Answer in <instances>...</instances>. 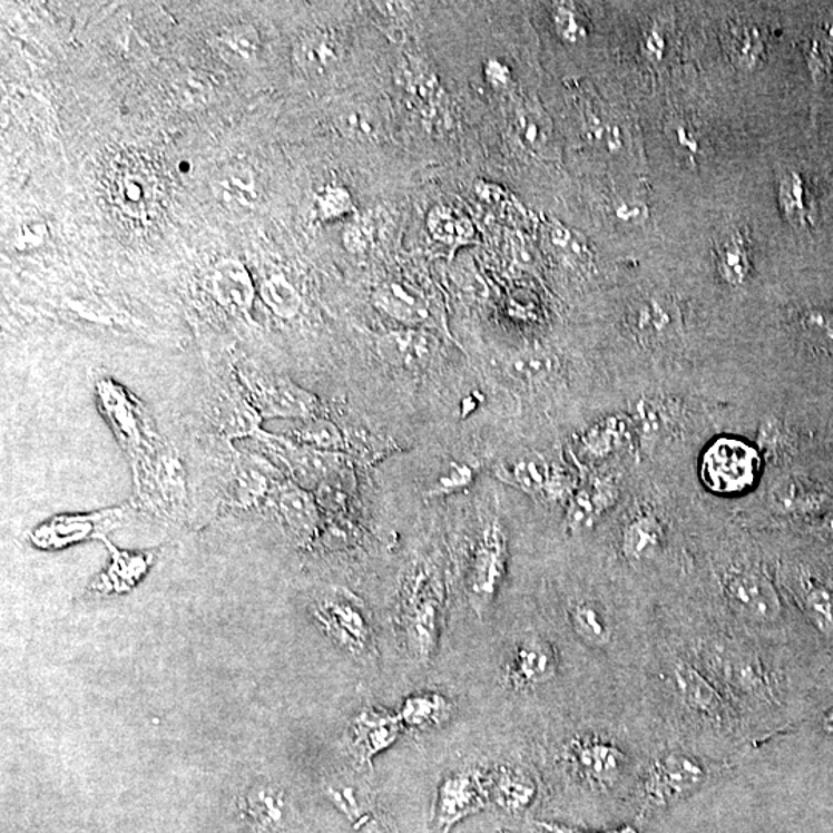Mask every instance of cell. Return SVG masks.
<instances>
[{
    "mask_svg": "<svg viewBox=\"0 0 833 833\" xmlns=\"http://www.w3.org/2000/svg\"><path fill=\"white\" fill-rule=\"evenodd\" d=\"M443 615V588L430 570H419L404 591L400 624L404 646L412 659L430 664L438 650L440 620Z\"/></svg>",
    "mask_w": 833,
    "mask_h": 833,
    "instance_id": "6da1fadb",
    "label": "cell"
},
{
    "mask_svg": "<svg viewBox=\"0 0 833 833\" xmlns=\"http://www.w3.org/2000/svg\"><path fill=\"white\" fill-rule=\"evenodd\" d=\"M315 615L327 635L355 658L370 659L375 655L374 625L355 596L342 590L324 596L316 605Z\"/></svg>",
    "mask_w": 833,
    "mask_h": 833,
    "instance_id": "7a4b0ae2",
    "label": "cell"
},
{
    "mask_svg": "<svg viewBox=\"0 0 833 833\" xmlns=\"http://www.w3.org/2000/svg\"><path fill=\"white\" fill-rule=\"evenodd\" d=\"M759 471V455L751 444L736 439L713 442L703 462L700 479L718 494H738L755 483Z\"/></svg>",
    "mask_w": 833,
    "mask_h": 833,
    "instance_id": "3957f363",
    "label": "cell"
},
{
    "mask_svg": "<svg viewBox=\"0 0 833 833\" xmlns=\"http://www.w3.org/2000/svg\"><path fill=\"white\" fill-rule=\"evenodd\" d=\"M508 567V547L498 523L488 525L476 545L467 576L472 610L483 616L502 587Z\"/></svg>",
    "mask_w": 833,
    "mask_h": 833,
    "instance_id": "277c9868",
    "label": "cell"
},
{
    "mask_svg": "<svg viewBox=\"0 0 833 833\" xmlns=\"http://www.w3.org/2000/svg\"><path fill=\"white\" fill-rule=\"evenodd\" d=\"M491 798V778L480 768L468 767L452 772L440 783L435 800V829L450 833L454 824L478 813Z\"/></svg>",
    "mask_w": 833,
    "mask_h": 833,
    "instance_id": "5b68a950",
    "label": "cell"
},
{
    "mask_svg": "<svg viewBox=\"0 0 833 833\" xmlns=\"http://www.w3.org/2000/svg\"><path fill=\"white\" fill-rule=\"evenodd\" d=\"M727 602L748 623L766 625L780 618L778 592L766 576L755 570H732L724 578Z\"/></svg>",
    "mask_w": 833,
    "mask_h": 833,
    "instance_id": "8992f818",
    "label": "cell"
},
{
    "mask_svg": "<svg viewBox=\"0 0 833 833\" xmlns=\"http://www.w3.org/2000/svg\"><path fill=\"white\" fill-rule=\"evenodd\" d=\"M706 778V768L698 759L687 753L668 752L651 764L646 781L647 798L664 806L690 795Z\"/></svg>",
    "mask_w": 833,
    "mask_h": 833,
    "instance_id": "52a82bcc",
    "label": "cell"
},
{
    "mask_svg": "<svg viewBox=\"0 0 833 833\" xmlns=\"http://www.w3.org/2000/svg\"><path fill=\"white\" fill-rule=\"evenodd\" d=\"M558 667V655L547 639L522 638L512 644L503 673L511 688L525 692L550 683Z\"/></svg>",
    "mask_w": 833,
    "mask_h": 833,
    "instance_id": "ba28073f",
    "label": "cell"
},
{
    "mask_svg": "<svg viewBox=\"0 0 833 833\" xmlns=\"http://www.w3.org/2000/svg\"><path fill=\"white\" fill-rule=\"evenodd\" d=\"M256 408L266 416L310 420L318 412V400L311 392L278 376H247Z\"/></svg>",
    "mask_w": 833,
    "mask_h": 833,
    "instance_id": "9c48e42d",
    "label": "cell"
},
{
    "mask_svg": "<svg viewBox=\"0 0 833 833\" xmlns=\"http://www.w3.org/2000/svg\"><path fill=\"white\" fill-rule=\"evenodd\" d=\"M403 726L399 715L380 707L363 708L352 719L347 746L359 766H371L376 755L394 746Z\"/></svg>",
    "mask_w": 833,
    "mask_h": 833,
    "instance_id": "30bf717a",
    "label": "cell"
},
{
    "mask_svg": "<svg viewBox=\"0 0 833 833\" xmlns=\"http://www.w3.org/2000/svg\"><path fill=\"white\" fill-rule=\"evenodd\" d=\"M568 761L576 773L596 787H608L623 773L625 755L610 739L602 736H579L568 747Z\"/></svg>",
    "mask_w": 833,
    "mask_h": 833,
    "instance_id": "8fae6325",
    "label": "cell"
},
{
    "mask_svg": "<svg viewBox=\"0 0 833 833\" xmlns=\"http://www.w3.org/2000/svg\"><path fill=\"white\" fill-rule=\"evenodd\" d=\"M778 202L781 210L795 229L815 231L819 227V192L803 171L786 170L781 175Z\"/></svg>",
    "mask_w": 833,
    "mask_h": 833,
    "instance_id": "7c38bea8",
    "label": "cell"
},
{
    "mask_svg": "<svg viewBox=\"0 0 833 833\" xmlns=\"http://www.w3.org/2000/svg\"><path fill=\"white\" fill-rule=\"evenodd\" d=\"M126 516L124 508L94 512L90 516H67V518H56L39 530H36L33 540L39 547H62V545L74 543L76 540H82L88 536H98L102 538L101 532L108 525L119 522Z\"/></svg>",
    "mask_w": 833,
    "mask_h": 833,
    "instance_id": "4fadbf2b",
    "label": "cell"
},
{
    "mask_svg": "<svg viewBox=\"0 0 833 833\" xmlns=\"http://www.w3.org/2000/svg\"><path fill=\"white\" fill-rule=\"evenodd\" d=\"M439 343L435 336L428 332L406 327V330L390 332L380 336L376 352L384 363L404 370H416L427 366L438 352Z\"/></svg>",
    "mask_w": 833,
    "mask_h": 833,
    "instance_id": "5bb4252c",
    "label": "cell"
},
{
    "mask_svg": "<svg viewBox=\"0 0 833 833\" xmlns=\"http://www.w3.org/2000/svg\"><path fill=\"white\" fill-rule=\"evenodd\" d=\"M106 542L110 550L111 560L107 570L91 584L90 590L110 595V592H124L131 590L146 575L151 562H154V552H127L118 550L106 538H99Z\"/></svg>",
    "mask_w": 833,
    "mask_h": 833,
    "instance_id": "9a60e30c",
    "label": "cell"
},
{
    "mask_svg": "<svg viewBox=\"0 0 833 833\" xmlns=\"http://www.w3.org/2000/svg\"><path fill=\"white\" fill-rule=\"evenodd\" d=\"M375 304L384 314L410 327L420 326L430 318L427 298L404 283L383 284L375 292Z\"/></svg>",
    "mask_w": 833,
    "mask_h": 833,
    "instance_id": "2e32d148",
    "label": "cell"
},
{
    "mask_svg": "<svg viewBox=\"0 0 833 833\" xmlns=\"http://www.w3.org/2000/svg\"><path fill=\"white\" fill-rule=\"evenodd\" d=\"M454 706L447 696L438 692H419L404 698L399 715L403 727L411 731H430L451 719Z\"/></svg>",
    "mask_w": 833,
    "mask_h": 833,
    "instance_id": "e0dca14e",
    "label": "cell"
},
{
    "mask_svg": "<svg viewBox=\"0 0 833 833\" xmlns=\"http://www.w3.org/2000/svg\"><path fill=\"white\" fill-rule=\"evenodd\" d=\"M675 683L679 696L692 710L706 715L708 718L721 719L726 715L723 696L695 667L680 664L675 670Z\"/></svg>",
    "mask_w": 833,
    "mask_h": 833,
    "instance_id": "ac0fdd59",
    "label": "cell"
},
{
    "mask_svg": "<svg viewBox=\"0 0 833 833\" xmlns=\"http://www.w3.org/2000/svg\"><path fill=\"white\" fill-rule=\"evenodd\" d=\"M491 796L508 812H522L538 795V784L522 768L502 766L491 773Z\"/></svg>",
    "mask_w": 833,
    "mask_h": 833,
    "instance_id": "d6986e66",
    "label": "cell"
},
{
    "mask_svg": "<svg viewBox=\"0 0 833 833\" xmlns=\"http://www.w3.org/2000/svg\"><path fill=\"white\" fill-rule=\"evenodd\" d=\"M214 291L219 304L229 311H247L254 302V286L249 274L243 264L232 259L215 267Z\"/></svg>",
    "mask_w": 833,
    "mask_h": 833,
    "instance_id": "ffe728a7",
    "label": "cell"
},
{
    "mask_svg": "<svg viewBox=\"0 0 833 833\" xmlns=\"http://www.w3.org/2000/svg\"><path fill=\"white\" fill-rule=\"evenodd\" d=\"M708 663L712 664L716 675L723 676L728 686L746 693V695H761L766 690L767 684L763 673L756 667L752 658L739 655V653H718L713 655Z\"/></svg>",
    "mask_w": 833,
    "mask_h": 833,
    "instance_id": "44dd1931",
    "label": "cell"
},
{
    "mask_svg": "<svg viewBox=\"0 0 833 833\" xmlns=\"http://www.w3.org/2000/svg\"><path fill=\"white\" fill-rule=\"evenodd\" d=\"M514 128L520 141L535 154H555V134L548 116L531 104H522L514 110Z\"/></svg>",
    "mask_w": 833,
    "mask_h": 833,
    "instance_id": "7402d4cb",
    "label": "cell"
},
{
    "mask_svg": "<svg viewBox=\"0 0 833 833\" xmlns=\"http://www.w3.org/2000/svg\"><path fill=\"white\" fill-rule=\"evenodd\" d=\"M675 324V311L666 300L647 298L631 312V326L643 342H659Z\"/></svg>",
    "mask_w": 833,
    "mask_h": 833,
    "instance_id": "603a6c76",
    "label": "cell"
},
{
    "mask_svg": "<svg viewBox=\"0 0 833 833\" xmlns=\"http://www.w3.org/2000/svg\"><path fill=\"white\" fill-rule=\"evenodd\" d=\"M716 263L719 274L733 286H739L748 278L752 270L747 242L741 232H728L716 246Z\"/></svg>",
    "mask_w": 833,
    "mask_h": 833,
    "instance_id": "cb8c5ba5",
    "label": "cell"
},
{
    "mask_svg": "<svg viewBox=\"0 0 833 833\" xmlns=\"http://www.w3.org/2000/svg\"><path fill=\"white\" fill-rule=\"evenodd\" d=\"M558 367V359L543 350L519 351L507 362L508 375L528 386L547 382L556 374Z\"/></svg>",
    "mask_w": 833,
    "mask_h": 833,
    "instance_id": "d4e9b609",
    "label": "cell"
},
{
    "mask_svg": "<svg viewBox=\"0 0 833 833\" xmlns=\"http://www.w3.org/2000/svg\"><path fill=\"white\" fill-rule=\"evenodd\" d=\"M280 510L283 518L298 535H311L318 522V512L314 498L300 488L298 484L287 483L280 492Z\"/></svg>",
    "mask_w": 833,
    "mask_h": 833,
    "instance_id": "484cf974",
    "label": "cell"
},
{
    "mask_svg": "<svg viewBox=\"0 0 833 833\" xmlns=\"http://www.w3.org/2000/svg\"><path fill=\"white\" fill-rule=\"evenodd\" d=\"M664 543V530L658 520L639 518L624 531L623 550L630 560L651 559Z\"/></svg>",
    "mask_w": 833,
    "mask_h": 833,
    "instance_id": "4316f807",
    "label": "cell"
},
{
    "mask_svg": "<svg viewBox=\"0 0 833 833\" xmlns=\"http://www.w3.org/2000/svg\"><path fill=\"white\" fill-rule=\"evenodd\" d=\"M340 43L327 31H312L296 43L295 59L307 71H323L340 59Z\"/></svg>",
    "mask_w": 833,
    "mask_h": 833,
    "instance_id": "83f0119b",
    "label": "cell"
},
{
    "mask_svg": "<svg viewBox=\"0 0 833 833\" xmlns=\"http://www.w3.org/2000/svg\"><path fill=\"white\" fill-rule=\"evenodd\" d=\"M572 630L584 643L591 647H605L610 644L611 628L599 608L591 602H578L570 610Z\"/></svg>",
    "mask_w": 833,
    "mask_h": 833,
    "instance_id": "f1b7e54d",
    "label": "cell"
},
{
    "mask_svg": "<svg viewBox=\"0 0 833 833\" xmlns=\"http://www.w3.org/2000/svg\"><path fill=\"white\" fill-rule=\"evenodd\" d=\"M807 66L816 84L826 82L833 74V16L813 28L808 41Z\"/></svg>",
    "mask_w": 833,
    "mask_h": 833,
    "instance_id": "f546056e",
    "label": "cell"
},
{
    "mask_svg": "<svg viewBox=\"0 0 833 833\" xmlns=\"http://www.w3.org/2000/svg\"><path fill=\"white\" fill-rule=\"evenodd\" d=\"M428 229L439 242L447 244L463 243L472 236L470 219L448 207L432 208L428 216Z\"/></svg>",
    "mask_w": 833,
    "mask_h": 833,
    "instance_id": "4dcf8cb0",
    "label": "cell"
},
{
    "mask_svg": "<svg viewBox=\"0 0 833 833\" xmlns=\"http://www.w3.org/2000/svg\"><path fill=\"white\" fill-rule=\"evenodd\" d=\"M512 482L528 494L543 491L551 480L548 463L538 454L525 455L512 464Z\"/></svg>",
    "mask_w": 833,
    "mask_h": 833,
    "instance_id": "1f68e13d",
    "label": "cell"
},
{
    "mask_svg": "<svg viewBox=\"0 0 833 833\" xmlns=\"http://www.w3.org/2000/svg\"><path fill=\"white\" fill-rule=\"evenodd\" d=\"M295 439L304 447L318 451L336 450L342 444V434L335 424L316 416L304 420L303 427L295 431Z\"/></svg>",
    "mask_w": 833,
    "mask_h": 833,
    "instance_id": "d6a6232c",
    "label": "cell"
},
{
    "mask_svg": "<svg viewBox=\"0 0 833 833\" xmlns=\"http://www.w3.org/2000/svg\"><path fill=\"white\" fill-rule=\"evenodd\" d=\"M263 298L267 306L283 318L294 316L302 304L298 292L283 276H275L264 284Z\"/></svg>",
    "mask_w": 833,
    "mask_h": 833,
    "instance_id": "836d02e7",
    "label": "cell"
},
{
    "mask_svg": "<svg viewBox=\"0 0 833 833\" xmlns=\"http://www.w3.org/2000/svg\"><path fill=\"white\" fill-rule=\"evenodd\" d=\"M801 334L821 346L833 347V311L808 307L798 316Z\"/></svg>",
    "mask_w": 833,
    "mask_h": 833,
    "instance_id": "e575fe53",
    "label": "cell"
},
{
    "mask_svg": "<svg viewBox=\"0 0 833 833\" xmlns=\"http://www.w3.org/2000/svg\"><path fill=\"white\" fill-rule=\"evenodd\" d=\"M820 496L798 482H784L773 491V502L783 511H803L820 504Z\"/></svg>",
    "mask_w": 833,
    "mask_h": 833,
    "instance_id": "d590c367",
    "label": "cell"
},
{
    "mask_svg": "<svg viewBox=\"0 0 833 833\" xmlns=\"http://www.w3.org/2000/svg\"><path fill=\"white\" fill-rule=\"evenodd\" d=\"M806 607L812 618L823 630H833V591L826 587H813L806 596Z\"/></svg>",
    "mask_w": 833,
    "mask_h": 833,
    "instance_id": "8d00e7d4",
    "label": "cell"
},
{
    "mask_svg": "<svg viewBox=\"0 0 833 833\" xmlns=\"http://www.w3.org/2000/svg\"><path fill=\"white\" fill-rule=\"evenodd\" d=\"M340 127L344 134L359 139H372L379 135V121L367 111L351 110L340 116Z\"/></svg>",
    "mask_w": 833,
    "mask_h": 833,
    "instance_id": "74e56055",
    "label": "cell"
},
{
    "mask_svg": "<svg viewBox=\"0 0 833 833\" xmlns=\"http://www.w3.org/2000/svg\"><path fill=\"white\" fill-rule=\"evenodd\" d=\"M733 53L741 58V62L753 66V62L759 58L763 46H761L758 33L751 28H741L733 31Z\"/></svg>",
    "mask_w": 833,
    "mask_h": 833,
    "instance_id": "f35d334b",
    "label": "cell"
},
{
    "mask_svg": "<svg viewBox=\"0 0 833 833\" xmlns=\"http://www.w3.org/2000/svg\"><path fill=\"white\" fill-rule=\"evenodd\" d=\"M555 26L558 28V33L568 42H578L587 35L579 14L570 7H559L556 10Z\"/></svg>",
    "mask_w": 833,
    "mask_h": 833,
    "instance_id": "ab89813d",
    "label": "cell"
},
{
    "mask_svg": "<svg viewBox=\"0 0 833 833\" xmlns=\"http://www.w3.org/2000/svg\"><path fill=\"white\" fill-rule=\"evenodd\" d=\"M223 188L246 203L254 202L256 196L254 176L249 170H242V168L231 171L229 176L223 179Z\"/></svg>",
    "mask_w": 833,
    "mask_h": 833,
    "instance_id": "60d3db41",
    "label": "cell"
},
{
    "mask_svg": "<svg viewBox=\"0 0 833 833\" xmlns=\"http://www.w3.org/2000/svg\"><path fill=\"white\" fill-rule=\"evenodd\" d=\"M471 479L472 471L467 467V464L452 463L450 470L444 472L442 478L439 479L434 490L440 492V494H442V492L458 491L460 488L467 487V484L471 482Z\"/></svg>",
    "mask_w": 833,
    "mask_h": 833,
    "instance_id": "b9f144b4",
    "label": "cell"
},
{
    "mask_svg": "<svg viewBox=\"0 0 833 833\" xmlns=\"http://www.w3.org/2000/svg\"><path fill=\"white\" fill-rule=\"evenodd\" d=\"M667 412H664L663 408H660L659 402H655V400H650V402H640L638 406V416L640 420V424H643L644 430L647 432H658L663 430L664 423H667Z\"/></svg>",
    "mask_w": 833,
    "mask_h": 833,
    "instance_id": "7bdbcfd3",
    "label": "cell"
},
{
    "mask_svg": "<svg viewBox=\"0 0 833 833\" xmlns=\"http://www.w3.org/2000/svg\"><path fill=\"white\" fill-rule=\"evenodd\" d=\"M759 444L767 454H775L784 444V434L776 420H768L759 430Z\"/></svg>",
    "mask_w": 833,
    "mask_h": 833,
    "instance_id": "ee69618b",
    "label": "cell"
},
{
    "mask_svg": "<svg viewBox=\"0 0 833 833\" xmlns=\"http://www.w3.org/2000/svg\"><path fill=\"white\" fill-rule=\"evenodd\" d=\"M616 215L625 223H643L647 219L648 208L643 203H624L616 208Z\"/></svg>",
    "mask_w": 833,
    "mask_h": 833,
    "instance_id": "f6af8a7d",
    "label": "cell"
},
{
    "mask_svg": "<svg viewBox=\"0 0 833 833\" xmlns=\"http://www.w3.org/2000/svg\"><path fill=\"white\" fill-rule=\"evenodd\" d=\"M232 47L235 48L236 51H239V53L243 55H252L255 53L256 47H258V39H256L255 30H243L242 33H235L234 35V41H232Z\"/></svg>",
    "mask_w": 833,
    "mask_h": 833,
    "instance_id": "bcb514c9",
    "label": "cell"
},
{
    "mask_svg": "<svg viewBox=\"0 0 833 833\" xmlns=\"http://www.w3.org/2000/svg\"><path fill=\"white\" fill-rule=\"evenodd\" d=\"M532 833H582L575 831V829L558 826V824L548 823H535L532 824Z\"/></svg>",
    "mask_w": 833,
    "mask_h": 833,
    "instance_id": "7dc6e473",
    "label": "cell"
},
{
    "mask_svg": "<svg viewBox=\"0 0 833 833\" xmlns=\"http://www.w3.org/2000/svg\"><path fill=\"white\" fill-rule=\"evenodd\" d=\"M610 833H635V832H633L631 829H624V831H615Z\"/></svg>",
    "mask_w": 833,
    "mask_h": 833,
    "instance_id": "c3c4849f",
    "label": "cell"
}]
</instances>
